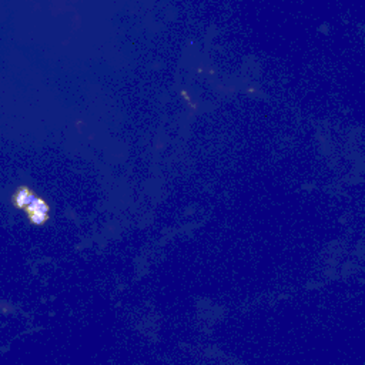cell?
Here are the masks:
<instances>
[{"label": "cell", "instance_id": "6da1fadb", "mask_svg": "<svg viewBox=\"0 0 365 365\" xmlns=\"http://www.w3.org/2000/svg\"><path fill=\"white\" fill-rule=\"evenodd\" d=\"M26 214L27 221L34 227H43L50 220V204L46 198L36 194V197L31 200V202L23 210Z\"/></svg>", "mask_w": 365, "mask_h": 365}, {"label": "cell", "instance_id": "7a4b0ae2", "mask_svg": "<svg viewBox=\"0 0 365 365\" xmlns=\"http://www.w3.org/2000/svg\"><path fill=\"white\" fill-rule=\"evenodd\" d=\"M36 194H37V192H36L31 187L23 184V185H19V187L13 191L11 198H10V202H11V205H13V208H16V210H24V208L31 202V200L36 197Z\"/></svg>", "mask_w": 365, "mask_h": 365}]
</instances>
